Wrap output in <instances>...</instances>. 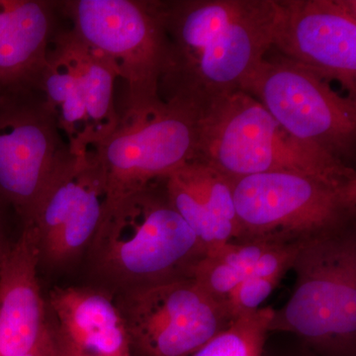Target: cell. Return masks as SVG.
<instances>
[{"mask_svg": "<svg viewBox=\"0 0 356 356\" xmlns=\"http://www.w3.org/2000/svg\"><path fill=\"white\" fill-rule=\"evenodd\" d=\"M38 273L36 236L24 225L0 264V356L25 355L51 331Z\"/></svg>", "mask_w": 356, "mask_h": 356, "instance_id": "4fadbf2b", "label": "cell"}, {"mask_svg": "<svg viewBox=\"0 0 356 356\" xmlns=\"http://www.w3.org/2000/svg\"><path fill=\"white\" fill-rule=\"evenodd\" d=\"M300 245L233 241L207 252L192 277L222 304L229 293L248 278L282 280L292 268Z\"/></svg>", "mask_w": 356, "mask_h": 356, "instance_id": "e0dca14e", "label": "cell"}, {"mask_svg": "<svg viewBox=\"0 0 356 356\" xmlns=\"http://www.w3.org/2000/svg\"><path fill=\"white\" fill-rule=\"evenodd\" d=\"M264 356H320L317 353H314L310 348H307L305 344L302 343L299 341V343L296 346H290L289 348H276L273 350L271 346L266 344V348H264Z\"/></svg>", "mask_w": 356, "mask_h": 356, "instance_id": "44dd1931", "label": "cell"}, {"mask_svg": "<svg viewBox=\"0 0 356 356\" xmlns=\"http://www.w3.org/2000/svg\"><path fill=\"white\" fill-rule=\"evenodd\" d=\"M163 182L170 205L207 252L240 238L231 178L195 156Z\"/></svg>", "mask_w": 356, "mask_h": 356, "instance_id": "5bb4252c", "label": "cell"}, {"mask_svg": "<svg viewBox=\"0 0 356 356\" xmlns=\"http://www.w3.org/2000/svg\"><path fill=\"white\" fill-rule=\"evenodd\" d=\"M165 58L159 81L163 102L197 111L241 90L271 50L275 0L153 1Z\"/></svg>", "mask_w": 356, "mask_h": 356, "instance_id": "6da1fadb", "label": "cell"}, {"mask_svg": "<svg viewBox=\"0 0 356 356\" xmlns=\"http://www.w3.org/2000/svg\"><path fill=\"white\" fill-rule=\"evenodd\" d=\"M273 48L355 99V0H275Z\"/></svg>", "mask_w": 356, "mask_h": 356, "instance_id": "7c38bea8", "label": "cell"}, {"mask_svg": "<svg viewBox=\"0 0 356 356\" xmlns=\"http://www.w3.org/2000/svg\"><path fill=\"white\" fill-rule=\"evenodd\" d=\"M106 204V182L95 152L72 156L22 225L36 236L39 270H62L86 255Z\"/></svg>", "mask_w": 356, "mask_h": 356, "instance_id": "8fae6325", "label": "cell"}, {"mask_svg": "<svg viewBox=\"0 0 356 356\" xmlns=\"http://www.w3.org/2000/svg\"><path fill=\"white\" fill-rule=\"evenodd\" d=\"M54 334H55V332H54ZM55 339L56 343H57L58 355H60V356H91L86 355V353H81V351L72 348V346H70L69 343H65V341H63L60 337L56 336V334Z\"/></svg>", "mask_w": 356, "mask_h": 356, "instance_id": "cb8c5ba5", "label": "cell"}, {"mask_svg": "<svg viewBox=\"0 0 356 356\" xmlns=\"http://www.w3.org/2000/svg\"><path fill=\"white\" fill-rule=\"evenodd\" d=\"M19 356H60L57 343H56L55 334H54L53 325H51V331L34 350Z\"/></svg>", "mask_w": 356, "mask_h": 356, "instance_id": "7402d4cb", "label": "cell"}, {"mask_svg": "<svg viewBox=\"0 0 356 356\" xmlns=\"http://www.w3.org/2000/svg\"><path fill=\"white\" fill-rule=\"evenodd\" d=\"M197 154L232 180L268 172L355 175L350 165L287 133L247 92L236 90L198 112Z\"/></svg>", "mask_w": 356, "mask_h": 356, "instance_id": "277c9868", "label": "cell"}, {"mask_svg": "<svg viewBox=\"0 0 356 356\" xmlns=\"http://www.w3.org/2000/svg\"><path fill=\"white\" fill-rule=\"evenodd\" d=\"M58 6L72 22V32L108 60L128 88L125 111L163 103L159 81L165 58L163 29L153 1L70 0Z\"/></svg>", "mask_w": 356, "mask_h": 356, "instance_id": "8992f818", "label": "cell"}, {"mask_svg": "<svg viewBox=\"0 0 356 356\" xmlns=\"http://www.w3.org/2000/svg\"><path fill=\"white\" fill-rule=\"evenodd\" d=\"M133 356H189L233 323L193 277L114 295Z\"/></svg>", "mask_w": 356, "mask_h": 356, "instance_id": "30bf717a", "label": "cell"}, {"mask_svg": "<svg viewBox=\"0 0 356 356\" xmlns=\"http://www.w3.org/2000/svg\"><path fill=\"white\" fill-rule=\"evenodd\" d=\"M198 112L178 102L125 111L95 149L106 182L107 205L168 177L197 154Z\"/></svg>", "mask_w": 356, "mask_h": 356, "instance_id": "ba28073f", "label": "cell"}, {"mask_svg": "<svg viewBox=\"0 0 356 356\" xmlns=\"http://www.w3.org/2000/svg\"><path fill=\"white\" fill-rule=\"evenodd\" d=\"M274 310L262 307L236 318L189 356H264Z\"/></svg>", "mask_w": 356, "mask_h": 356, "instance_id": "d6986e66", "label": "cell"}, {"mask_svg": "<svg viewBox=\"0 0 356 356\" xmlns=\"http://www.w3.org/2000/svg\"><path fill=\"white\" fill-rule=\"evenodd\" d=\"M53 41L65 51L76 70L95 152L120 121L114 103V86L118 76L108 60L77 38L72 30L58 33Z\"/></svg>", "mask_w": 356, "mask_h": 356, "instance_id": "ac0fdd59", "label": "cell"}, {"mask_svg": "<svg viewBox=\"0 0 356 356\" xmlns=\"http://www.w3.org/2000/svg\"><path fill=\"white\" fill-rule=\"evenodd\" d=\"M57 2L0 0V91L39 89L48 65Z\"/></svg>", "mask_w": 356, "mask_h": 356, "instance_id": "2e32d148", "label": "cell"}, {"mask_svg": "<svg viewBox=\"0 0 356 356\" xmlns=\"http://www.w3.org/2000/svg\"><path fill=\"white\" fill-rule=\"evenodd\" d=\"M72 156L40 89L0 91V198L22 225Z\"/></svg>", "mask_w": 356, "mask_h": 356, "instance_id": "9c48e42d", "label": "cell"}, {"mask_svg": "<svg viewBox=\"0 0 356 356\" xmlns=\"http://www.w3.org/2000/svg\"><path fill=\"white\" fill-rule=\"evenodd\" d=\"M56 336L91 356H133L113 295L92 285L55 287L49 297Z\"/></svg>", "mask_w": 356, "mask_h": 356, "instance_id": "9a60e30c", "label": "cell"}, {"mask_svg": "<svg viewBox=\"0 0 356 356\" xmlns=\"http://www.w3.org/2000/svg\"><path fill=\"white\" fill-rule=\"evenodd\" d=\"M280 280L278 277H252L238 284L222 302L232 320L259 310Z\"/></svg>", "mask_w": 356, "mask_h": 356, "instance_id": "ffe728a7", "label": "cell"}, {"mask_svg": "<svg viewBox=\"0 0 356 356\" xmlns=\"http://www.w3.org/2000/svg\"><path fill=\"white\" fill-rule=\"evenodd\" d=\"M232 184L238 241L298 243L355 224L356 175L268 172Z\"/></svg>", "mask_w": 356, "mask_h": 356, "instance_id": "5b68a950", "label": "cell"}, {"mask_svg": "<svg viewBox=\"0 0 356 356\" xmlns=\"http://www.w3.org/2000/svg\"><path fill=\"white\" fill-rule=\"evenodd\" d=\"M241 90L261 103L292 137L350 165L356 100L337 93L329 81L282 56L266 55Z\"/></svg>", "mask_w": 356, "mask_h": 356, "instance_id": "52a82bcc", "label": "cell"}, {"mask_svg": "<svg viewBox=\"0 0 356 356\" xmlns=\"http://www.w3.org/2000/svg\"><path fill=\"white\" fill-rule=\"evenodd\" d=\"M206 254L170 205L163 178L106 206L86 259L91 285L114 296L192 277Z\"/></svg>", "mask_w": 356, "mask_h": 356, "instance_id": "7a4b0ae2", "label": "cell"}, {"mask_svg": "<svg viewBox=\"0 0 356 356\" xmlns=\"http://www.w3.org/2000/svg\"><path fill=\"white\" fill-rule=\"evenodd\" d=\"M10 208L1 198H0V264L13 243H10L7 236L6 222H4L3 210Z\"/></svg>", "mask_w": 356, "mask_h": 356, "instance_id": "603a6c76", "label": "cell"}, {"mask_svg": "<svg viewBox=\"0 0 356 356\" xmlns=\"http://www.w3.org/2000/svg\"><path fill=\"white\" fill-rule=\"evenodd\" d=\"M291 269L292 295L269 334H294L320 356H356L355 224L302 243Z\"/></svg>", "mask_w": 356, "mask_h": 356, "instance_id": "3957f363", "label": "cell"}]
</instances>
